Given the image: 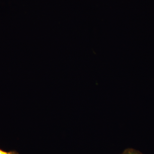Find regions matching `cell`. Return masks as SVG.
Segmentation results:
<instances>
[{"instance_id":"1","label":"cell","mask_w":154,"mask_h":154,"mask_svg":"<svg viewBox=\"0 0 154 154\" xmlns=\"http://www.w3.org/2000/svg\"><path fill=\"white\" fill-rule=\"evenodd\" d=\"M121 154H143L138 151L132 148L127 149Z\"/></svg>"},{"instance_id":"2","label":"cell","mask_w":154,"mask_h":154,"mask_svg":"<svg viewBox=\"0 0 154 154\" xmlns=\"http://www.w3.org/2000/svg\"><path fill=\"white\" fill-rule=\"evenodd\" d=\"M0 154H19L18 152L15 151H10L9 152H7L4 151L0 149Z\"/></svg>"}]
</instances>
